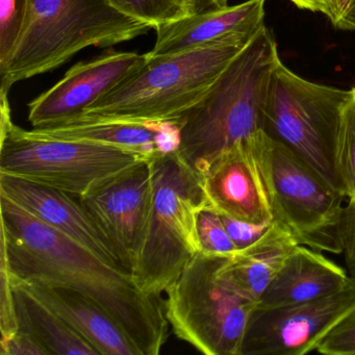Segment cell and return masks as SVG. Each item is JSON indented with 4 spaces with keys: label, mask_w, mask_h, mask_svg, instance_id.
I'll return each mask as SVG.
<instances>
[{
    "label": "cell",
    "mask_w": 355,
    "mask_h": 355,
    "mask_svg": "<svg viewBox=\"0 0 355 355\" xmlns=\"http://www.w3.org/2000/svg\"><path fill=\"white\" fill-rule=\"evenodd\" d=\"M148 55L111 51L72 66L64 78L28 103L34 128H51L80 117L89 105L140 69Z\"/></svg>",
    "instance_id": "obj_12"
},
{
    "label": "cell",
    "mask_w": 355,
    "mask_h": 355,
    "mask_svg": "<svg viewBox=\"0 0 355 355\" xmlns=\"http://www.w3.org/2000/svg\"><path fill=\"white\" fill-rule=\"evenodd\" d=\"M0 347L1 355H49L32 334L20 327L11 336L1 338Z\"/></svg>",
    "instance_id": "obj_29"
},
{
    "label": "cell",
    "mask_w": 355,
    "mask_h": 355,
    "mask_svg": "<svg viewBox=\"0 0 355 355\" xmlns=\"http://www.w3.org/2000/svg\"><path fill=\"white\" fill-rule=\"evenodd\" d=\"M317 351L326 355H355V313L340 322L324 338Z\"/></svg>",
    "instance_id": "obj_26"
},
{
    "label": "cell",
    "mask_w": 355,
    "mask_h": 355,
    "mask_svg": "<svg viewBox=\"0 0 355 355\" xmlns=\"http://www.w3.org/2000/svg\"><path fill=\"white\" fill-rule=\"evenodd\" d=\"M298 245L294 236L273 220L271 227L257 242L227 257L226 273L241 292L259 303Z\"/></svg>",
    "instance_id": "obj_19"
},
{
    "label": "cell",
    "mask_w": 355,
    "mask_h": 355,
    "mask_svg": "<svg viewBox=\"0 0 355 355\" xmlns=\"http://www.w3.org/2000/svg\"><path fill=\"white\" fill-rule=\"evenodd\" d=\"M114 8L153 28L190 15L187 0H109Z\"/></svg>",
    "instance_id": "obj_21"
},
{
    "label": "cell",
    "mask_w": 355,
    "mask_h": 355,
    "mask_svg": "<svg viewBox=\"0 0 355 355\" xmlns=\"http://www.w3.org/2000/svg\"><path fill=\"white\" fill-rule=\"evenodd\" d=\"M330 3H331V0H330Z\"/></svg>",
    "instance_id": "obj_32"
},
{
    "label": "cell",
    "mask_w": 355,
    "mask_h": 355,
    "mask_svg": "<svg viewBox=\"0 0 355 355\" xmlns=\"http://www.w3.org/2000/svg\"><path fill=\"white\" fill-rule=\"evenodd\" d=\"M128 271L138 255L153 200L149 159L94 184L78 196Z\"/></svg>",
    "instance_id": "obj_11"
},
{
    "label": "cell",
    "mask_w": 355,
    "mask_h": 355,
    "mask_svg": "<svg viewBox=\"0 0 355 355\" xmlns=\"http://www.w3.org/2000/svg\"><path fill=\"white\" fill-rule=\"evenodd\" d=\"M296 7L301 10L322 13L327 16L331 15V3L330 0H290Z\"/></svg>",
    "instance_id": "obj_31"
},
{
    "label": "cell",
    "mask_w": 355,
    "mask_h": 355,
    "mask_svg": "<svg viewBox=\"0 0 355 355\" xmlns=\"http://www.w3.org/2000/svg\"><path fill=\"white\" fill-rule=\"evenodd\" d=\"M278 60L277 44L265 26L178 120V153L197 173L205 176L221 153L263 130Z\"/></svg>",
    "instance_id": "obj_2"
},
{
    "label": "cell",
    "mask_w": 355,
    "mask_h": 355,
    "mask_svg": "<svg viewBox=\"0 0 355 355\" xmlns=\"http://www.w3.org/2000/svg\"><path fill=\"white\" fill-rule=\"evenodd\" d=\"M353 96L354 89L340 90L309 82L279 59L272 74L263 128L343 194L336 147L343 114Z\"/></svg>",
    "instance_id": "obj_8"
},
{
    "label": "cell",
    "mask_w": 355,
    "mask_h": 355,
    "mask_svg": "<svg viewBox=\"0 0 355 355\" xmlns=\"http://www.w3.org/2000/svg\"><path fill=\"white\" fill-rule=\"evenodd\" d=\"M338 240L348 271L355 277V199H348L338 226Z\"/></svg>",
    "instance_id": "obj_27"
},
{
    "label": "cell",
    "mask_w": 355,
    "mask_h": 355,
    "mask_svg": "<svg viewBox=\"0 0 355 355\" xmlns=\"http://www.w3.org/2000/svg\"><path fill=\"white\" fill-rule=\"evenodd\" d=\"M141 159L107 145L34 136L14 124L9 95H0V173L80 196Z\"/></svg>",
    "instance_id": "obj_9"
},
{
    "label": "cell",
    "mask_w": 355,
    "mask_h": 355,
    "mask_svg": "<svg viewBox=\"0 0 355 355\" xmlns=\"http://www.w3.org/2000/svg\"><path fill=\"white\" fill-rule=\"evenodd\" d=\"M151 30L109 0H31L24 33L0 69V95H9L16 83L61 67L83 49H110Z\"/></svg>",
    "instance_id": "obj_3"
},
{
    "label": "cell",
    "mask_w": 355,
    "mask_h": 355,
    "mask_svg": "<svg viewBox=\"0 0 355 355\" xmlns=\"http://www.w3.org/2000/svg\"><path fill=\"white\" fill-rule=\"evenodd\" d=\"M329 19L338 30L355 31V0H331Z\"/></svg>",
    "instance_id": "obj_30"
},
{
    "label": "cell",
    "mask_w": 355,
    "mask_h": 355,
    "mask_svg": "<svg viewBox=\"0 0 355 355\" xmlns=\"http://www.w3.org/2000/svg\"><path fill=\"white\" fill-rule=\"evenodd\" d=\"M254 37L174 55L150 57L147 53L148 60L140 69L89 105L80 117L143 123L178 122Z\"/></svg>",
    "instance_id": "obj_4"
},
{
    "label": "cell",
    "mask_w": 355,
    "mask_h": 355,
    "mask_svg": "<svg viewBox=\"0 0 355 355\" xmlns=\"http://www.w3.org/2000/svg\"><path fill=\"white\" fill-rule=\"evenodd\" d=\"M221 215L222 221L224 226L230 234L234 244L236 245V249L246 248L250 246L253 243L257 242L261 239L266 232L269 230L273 224V220L263 224H253L249 222L240 221V220L234 219V218L228 217L226 215Z\"/></svg>",
    "instance_id": "obj_28"
},
{
    "label": "cell",
    "mask_w": 355,
    "mask_h": 355,
    "mask_svg": "<svg viewBox=\"0 0 355 355\" xmlns=\"http://www.w3.org/2000/svg\"><path fill=\"white\" fill-rule=\"evenodd\" d=\"M272 217L299 245L342 253L338 226L345 199L309 164L263 130L249 137Z\"/></svg>",
    "instance_id": "obj_7"
},
{
    "label": "cell",
    "mask_w": 355,
    "mask_h": 355,
    "mask_svg": "<svg viewBox=\"0 0 355 355\" xmlns=\"http://www.w3.org/2000/svg\"><path fill=\"white\" fill-rule=\"evenodd\" d=\"M266 0H248L234 7L193 14L155 28L150 57L174 55L252 38L265 28Z\"/></svg>",
    "instance_id": "obj_15"
},
{
    "label": "cell",
    "mask_w": 355,
    "mask_h": 355,
    "mask_svg": "<svg viewBox=\"0 0 355 355\" xmlns=\"http://www.w3.org/2000/svg\"><path fill=\"white\" fill-rule=\"evenodd\" d=\"M0 254V330L1 338H5L17 330L18 321L7 255L3 249Z\"/></svg>",
    "instance_id": "obj_25"
},
{
    "label": "cell",
    "mask_w": 355,
    "mask_h": 355,
    "mask_svg": "<svg viewBox=\"0 0 355 355\" xmlns=\"http://www.w3.org/2000/svg\"><path fill=\"white\" fill-rule=\"evenodd\" d=\"M30 132L40 138L107 145L147 159L178 150L180 145L178 122L143 123L80 117L51 128H33Z\"/></svg>",
    "instance_id": "obj_16"
},
{
    "label": "cell",
    "mask_w": 355,
    "mask_h": 355,
    "mask_svg": "<svg viewBox=\"0 0 355 355\" xmlns=\"http://www.w3.org/2000/svg\"><path fill=\"white\" fill-rule=\"evenodd\" d=\"M196 227L201 252L232 255L238 251L224 226L221 215L211 207L199 211Z\"/></svg>",
    "instance_id": "obj_24"
},
{
    "label": "cell",
    "mask_w": 355,
    "mask_h": 355,
    "mask_svg": "<svg viewBox=\"0 0 355 355\" xmlns=\"http://www.w3.org/2000/svg\"><path fill=\"white\" fill-rule=\"evenodd\" d=\"M12 280V279H11ZM18 327L32 334L49 355H99L67 322L26 290L14 284Z\"/></svg>",
    "instance_id": "obj_20"
},
{
    "label": "cell",
    "mask_w": 355,
    "mask_h": 355,
    "mask_svg": "<svg viewBox=\"0 0 355 355\" xmlns=\"http://www.w3.org/2000/svg\"><path fill=\"white\" fill-rule=\"evenodd\" d=\"M355 313V277L343 290L322 298L282 306H257L241 355H304Z\"/></svg>",
    "instance_id": "obj_10"
},
{
    "label": "cell",
    "mask_w": 355,
    "mask_h": 355,
    "mask_svg": "<svg viewBox=\"0 0 355 355\" xmlns=\"http://www.w3.org/2000/svg\"><path fill=\"white\" fill-rule=\"evenodd\" d=\"M31 0H0V69L7 65L26 28Z\"/></svg>",
    "instance_id": "obj_23"
},
{
    "label": "cell",
    "mask_w": 355,
    "mask_h": 355,
    "mask_svg": "<svg viewBox=\"0 0 355 355\" xmlns=\"http://www.w3.org/2000/svg\"><path fill=\"white\" fill-rule=\"evenodd\" d=\"M0 194L107 263L124 268L117 253L80 199L76 201L70 196V193L0 173Z\"/></svg>",
    "instance_id": "obj_13"
},
{
    "label": "cell",
    "mask_w": 355,
    "mask_h": 355,
    "mask_svg": "<svg viewBox=\"0 0 355 355\" xmlns=\"http://www.w3.org/2000/svg\"><path fill=\"white\" fill-rule=\"evenodd\" d=\"M11 279L67 322L99 355H140L115 320L94 301L69 288L26 282L12 274Z\"/></svg>",
    "instance_id": "obj_17"
},
{
    "label": "cell",
    "mask_w": 355,
    "mask_h": 355,
    "mask_svg": "<svg viewBox=\"0 0 355 355\" xmlns=\"http://www.w3.org/2000/svg\"><path fill=\"white\" fill-rule=\"evenodd\" d=\"M228 257L199 251L166 292L172 331L203 354L241 355L249 320L259 305L226 273Z\"/></svg>",
    "instance_id": "obj_6"
},
{
    "label": "cell",
    "mask_w": 355,
    "mask_h": 355,
    "mask_svg": "<svg viewBox=\"0 0 355 355\" xmlns=\"http://www.w3.org/2000/svg\"><path fill=\"white\" fill-rule=\"evenodd\" d=\"M203 186L209 207L222 215L253 224L273 220L249 138L219 155L203 176Z\"/></svg>",
    "instance_id": "obj_14"
},
{
    "label": "cell",
    "mask_w": 355,
    "mask_h": 355,
    "mask_svg": "<svg viewBox=\"0 0 355 355\" xmlns=\"http://www.w3.org/2000/svg\"><path fill=\"white\" fill-rule=\"evenodd\" d=\"M336 167L347 199H355V88L345 107L336 147Z\"/></svg>",
    "instance_id": "obj_22"
},
{
    "label": "cell",
    "mask_w": 355,
    "mask_h": 355,
    "mask_svg": "<svg viewBox=\"0 0 355 355\" xmlns=\"http://www.w3.org/2000/svg\"><path fill=\"white\" fill-rule=\"evenodd\" d=\"M344 268L321 251L298 245L259 298L261 307L282 306L322 298L350 282Z\"/></svg>",
    "instance_id": "obj_18"
},
{
    "label": "cell",
    "mask_w": 355,
    "mask_h": 355,
    "mask_svg": "<svg viewBox=\"0 0 355 355\" xmlns=\"http://www.w3.org/2000/svg\"><path fill=\"white\" fill-rule=\"evenodd\" d=\"M153 200L148 225L132 272L141 290L162 296L200 251L197 216L209 207L203 176L178 150L149 159Z\"/></svg>",
    "instance_id": "obj_5"
},
{
    "label": "cell",
    "mask_w": 355,
    "mask_h": 355,
    "mask_svg": "<svg viewBox=\"0 0 355 355\" xmlns=\"http://www.w3.org/2000/svg\"><path fill=\"white\" fill-rule=\"evenodd\" d=\"M1 249L14 277L69 288L94 301L140 355H157L169 336L162 296L141 290L132 272L107 263L0 194Z\"/></svg>",
    "instance_id": "obj_1"
}]
</instances>
